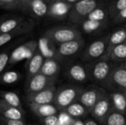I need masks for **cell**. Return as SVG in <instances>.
Instances as JSON below:
<instances>
[{
	"instance_id": "obj_1",
	"label": "cell",
	"mask_w": 126,
	"mask_h": 125,
	"mask_svg": "<svg viewBox=\"0 0 126 125\" xmlns=\"http://www.w3.org/2000/svg\"><path fill=\"white\" fill-rule=\"evenodd\" d=\"M89 80L101 86L102 84L109 77L115 63L110 61L109 59L103 57L101 59L87 63L85 64Z\"/></svg>"
},
{
	"instance_id": "obj_2",
	"label": "cell",
	"mask_w": 126,
	"mask_h": 125,
	"mask_svg": "<svg viewBox=\"0 0 126 125\" xmlns=\"http://www.w3.org/2000/svg\"><path fill=\"white\" fill-rule=\"evenodd\" d=\"M83 88L77 84L66 85L57 89L54 105L59 111H63L70 105L78 101Z\"/></svg>"
},
{
	"instance_id": "obj_3",
	"label": "cell",
	"mask_w": 126,
	"mask_h": 125,
	"mask_svg": "<svg viewBox=\"0 0 126 125\" xmlns=\"http://www.w3.org/2000/svg\"><path fill=\"white\" fill-rule=\"evenodd\" d=\"M109 34H106L85 46L80 57L85 63H90L105 57L109 46Z\"/></svg>"
},
{
	"instance_id": "obj_4",
	"label": "cell",
	"mask_w": 126,
	"mask_h": 125,
	"mask_svg": "<svg viewBox=\"0 0 126 125\" xmlns=\"http://www.w3.org/2000/svg\"><path fill=\"white\" fill-rule=\"evenodd\" d=\"M106 0H78L71 8L68 19L74 26L78 27L88 15Z\"/></svg>"
},
{
	"instance_id": "obj_5",
	"label": "cell",
	"mask_w": 126,
	"mask_h": 125,
	"mask_svg": "<svg viewBox=\"0 0 126 125\" xmlns=\"http://www.w3.org/2000/svg\"><path fill=\"white\" fill-rule=\"evenodd\" d=\"M101 87L107 92L126 93V71L122 63H115Z\"/></svg>"
},
{
	"instance_id": "obj_6",
	"label": "cell",
	"mask_w": 126,
	"mask_h": 125,
	"mask_svg": "<svg viewBox=\"0 0 126 125\" xmlns=\"http://www.w3.org/2000/svg\"><path fill=\"white\" fill-rule=\"evenodd\" d=\"M46 38L49 39L52 43L60 45L61 43L78 38H82L83 37L79 29L77 27L72 25L60 27L51 29L47 34Z\"/></svg>"
},
{
	"instance_id": "obj_7",
	"label": "cell",
	"mask_w": 126,
	"mask_h": 125,
	"mask_svg": "<svg viewBox=\"0 0 126 125\" xmlns=\"http://www.w3.org/2000/svg\"><path fill=\"white\" fill-rule=\"evenodd\" d=\"M108 92L101 86L97 85H92L83 88L78 101L91 113L96 104Z\"/></svg>"
},
{
	"instance_id": "obj_8",
	"label": "cell",
	"mask_w": 126,
	"mask_h": 125,
	"mask_svg": "<svg viewBox=\"0 0 126 125\" xmlns=\"http://www.w3.org/2000/svg\"><path fill=\"white\" fill-rule=\"evenodd\" d=\"M86 46L84 38H78L58 45L56 49V60H62L71 59L75 56L80 55Z\"/></svg>"
},
{
	"instance_id": "obj_9",
	"label": "cell",
	"mask_w": 126,
	"mask_h": 125,
	"mask_svg": "<svg viewBox=\"0 0 126 125\" xmlns=\"http://www.w3.org/2000/svg\"><path fill=\"white\" fill-rule=\"evenodd\" d=\"M58 77H51L38 73L26 81V93H36L55 85Z\"/></svg>"
},
{
	"instance_id": "obj_10",
	"label": "cell",
	"mask_w": 126,
	"mask_h": 125,
	"mask_svg": "<svg viewBox=\"0 0 126 125\" xmlns=\"http://www.w3.org/2000/svg\"><path fill=\"white\" fill-rule=\"evenodd\" d=\"M113 108L109 93L104 96L93 108L90 115L97 123L104 125L108 116L112 112Z\"/></svg>"
},
{
	"instance_id": "obj_11",
	"label": "cell",
	"mask_w": 126,
	"mask_h": 125,
	"mask_svg": "<svg viewBox=\"0 0 126 125\" xmlns=\"http://www.w3.org/2000/svg\"><path fill=\"white\" fill-rule=\"evenodd\" d=\"M65 74L71 82L79 85L89 80L88 71L85 64L81 63H72L66 66Z\"/></svg>"
},
{
	"instance_id": "obj_12",
	"label": "cell",
	"mask_w": 126,
	"mask_h": 125,
	"mask_svg": "<svg viewBox=\"0 0 126 125\" xmlns=\"http://www.w3.org/2000/svg\"><path fill=\"white\" fill-rule=\"evenodd\" d=\"M37 46L38 44L35 42H33L17 47L10 56L8 66H13L22 60H27V61L30 60L37 50Z\"/></svg>"
},
{
	"instance_id": "obj_13",
	"label": "cell",
	"mask_w": 126,
	"mask_h": 125,
	"mask_svg": "<svg viewBox=\"0 0 126 125\" xmlns=\"http://www.w3.org/2000/svg\"><path fill=\"white\" fill-rule=\"evenodd\" d=\"M111 25V21H98L85 19L77 27L81 32L88 35H97L103 32Z\"/></svg>"
},
{
	"instance_id": "obj_14",
	"label": "cell",
	"mask_w": 126,
	"mask_h": 125,
	"mask_svg": "<svg viewBox=\"0 0 126 125\" xmlns=\"http://www.w3.org/2000/svg\"><path fill=\"white\" fill-rule=\"evenodd\" d=\"M56 91L57 88L55 87V85H53L36 93L28 94L26 95V99L29 103L39 105L53 104Z\"/></svg>"
},
{
	"instance_id": "obj_15",
	"label": "cell",
	"mask_w": 126,
	"mask_h": 125,
	"mask_svg": "<svg viewBox=\"0 0 126 125\" xmlns=\"http://www.w3.org/2000/svg\"><path fill=\"white\" fill-rule=\"evenodd\" d=\"M126 41V27L125 25H118L117 27H116L114 29H113L109 35V46H108V50L106 52V55L105 56V58H106V56L109 53V52L115 46L124 43Z\"/></svg>"
},
{
	"instance_id": "obj_16",
	"label": "cell",
	"mask_w": 126,
	"mask_h": 125,
	"mask_svg": "<svg viewBox=\"0 0 126 125\" xmlns=\"http://www.w3.org/2000/svg\"><path fill=\"white\" fill-rule=\"evenodd\" d=\"M44 57L42 55L41 52L36 50L34 55L32 57L30 60L27 61V78L26 81L30 80L34 75L40 73L41 69L44 61Z\"/></svg>"
},
{
	"instance_id": "obj_17",
	"label": "cell",
	"mask_w": 126,
	"mask_h": 125,
	"mask_svg": "<svg viewBox=\"0 0 126 125\" xmlns=\"http://www.w3.org/2000/svg\"><path fill=\"white\" fill-rule=\"evenodd\" d=\"M24 111L13 107L0 99V116L7 119L24 120Z\"/></svg>"
},
{
	"instance_id": "obj_18",
	"label": "cell",
	"mask_w": 126,
	"mask_h": 125,
	"mask_svg": "<svg viewBox=\"0 0 126 125\" xmlns=\"http://www.w3.org/2000/svg\"><path fill=\"white\" fill-rule=\"evenodd\" d=\"M29 106L32 113L41 119L46 118L53 115H58L60 112L54 104L39 105L29 103Z\"/></svg>"
},
{
	"instance_id": "obj_19",
	"label": "cell",
	"mask_w": 126,
	"mask_h": 125,
	"mask_svg": "<svg viewBox=\"0 0 126 125\" xmlns=\"http://www.w3.org/2000/svg\"><path fill=\"white\" fill-rule=\"evenodd\" d=\"M61 66L59 61L55 58H46L44 61L40 73L51 77H58Z\"/></svg>"
},
{
	"instance_id": "obj_20",
	"label": "cell",
	"mask_w": 126,
	"mask_h": 125,
	"mask_svg": "<svg viewBox=\"0 0 126 125\" xmlns=\"http://www.w3.org/2000/svg\"><path fill=\"white\" fill-rule=\"evenodd\" d=\"M72 5L64 1H55L50 7V13L52 16L58 18H68Z\"/></svg>"
},
{
	"instance_id": "obj_21",
	"label": "cell",
	"mask_w": 126,
	"mask_h": 125,
	"mask_svg": "<svg viewBox=\"0 0 126 125\" xmlns=\"http://www.w3.org/2000/svg\"><path fill=\"white\" fill-rule=\"evenodd\" d=\"M110 97L113 111L126 116V96L121 92H108Z\"/></svg>"
},
{
	"instance_id": "obj_22",
	"label": "cell",
	"mask_w": 126,
	"mask_h": 125,
	"mask_svg": "<svg viewBox=\"0 0 126 125\" xmlns=\"http://www.w3.org/2000/svg\"><path fill=\"white\" fill-rule=\"evenodd\" d=\"M75 119H82L90 114L89 111L79 102H76L63 111Z\"/></svg>"
},
{
	"instance_id": "obj_23",
	"label": "cell",
	"mask_w": 126,
	"mask_h": 125,
	"mask_svg": "<svg viewBox=\"0 0 126 125\" xmlns=\"http://www.w3.org/2000/svg\"><path fill=\"white\" fill-rule=\"evenodd\" d=\"M86 19L98 21H111L109 9L106 4V0L97 7L86 18Z\"/></svg>"
},
{
	"instance_id": "obj_24",
	"label": "cell",
	"mask_w": 126,
	"mask_h": 125,
	"mask_svg": "<svg viewBox=\"0 0 126 125\" xmlns=\"http://www.w3.org/2000/svg\"><path fill=\"white\" fill-rule=\"evenodd\" d=\"M106 58L114 63L126 62V43L114 47L106 56Z\"/></svg>"
},
{
	"instance_id": "obj_25",
	"label": "cell",
	"mask_w": 126,
	"mask_h": 125,
	"mask_svg": "<svg viewBox=\"0 0 126 125\" xmlns=\"http://www.w3.org/2000/svg\"><path fill=\"white\" fill-rule=\"evenodd\" d=\"M52 44V42L46 37L39 39V51L46 58H56V49H54L51 47Z\"/></svg>"
},
{
	"instance_id": "obj_26",
	"label": "cell",
	"mask_w": 126,
	"mask_h": 125,
	"mask_svg": "<svg viewBox=\"0 0 126 125\" xmlns=\"http://www.w3.org/2000/svg\"><path fill=\"white\" fill-rule=\"evenodd\" d=\"M0 97L3 99L5 102L9 104L10 105L17 108L23 111L24 109L21 105V99L18 95L12 91H0Z\"/></svg>"
},
{
	"instance_id": "obj_27",
	"label": "cell",
	"mask_w": 126,
	"mask_h": 125,
	"mask_svg": "<svg viewBox=\"0 0 126 125\" xmlns=\"http://www.w3.org/2000/svg\"><path fill=\"white\" fill-rule=\"evenodd\" d=\"M111 20L126 7V0H106Z\"/></svg>"
},
{
	"instance_id": "obj_28",
	"label": "cell",
	"mask_w": 126,
	"mask_h": 125,
	"mask_svg": "<svg viewBox=\"0 0 126 125\" xmlns=\"http://www.w3.org/2000/svg\"><path fill=\"white\" fill-rule=\"evenodd\" d=\"M104 125H126V116L120 113L112 111Z\"/></svg>"
},
{
	"instance_id": "obj_29",
	"label": "cell",
	"mask_w": 126,
	"mask_h": 125,
	"mask_svg": "<svg viewBox=\"0 0 126 125\" xmlns=\"http://www.w3.org/2000/svg\"><path fill=\"white\" fill-rule=\"evenodd\" d=\"M21 77L18 72L15 71H8L0 76V81L4 84H13L17 82Z\"/></svg>"
},
{
	"instance_id": "obj_30",
	"label": "cell",
	"mask_w": 126,
	"mask_h": 125,
	"mask_svg": "<svg viewBox=\"0 0 126 125\" xmlns=\"http://www.w3.org/2000/svg\"><path fill=\"white\" fill-rule=\"evenodd\" d=\"M32 8L34 13L38 16H43L47 14L48 7L43 0H33L32 2Z\"/></svg>"
},
{
	"instance_id": "obj_31",
	"label": "cell",
	"mask_w": 126,
	"mask_h": 125,
	"mask_svg": "<svg viewBox=\"0 0 126 125\" xmlns=\"http://www.w3.org/2000/svg\"><path fill=\"white\" fill-rule=\"evenodd\" d=\"M17 25H18V23L14 19H10V20L5 21L0 25V35L10 32L12 30H13L16 27Z\"/></svg>"
},
{
	"instance_id": "obj_32",
	"label": "cell",
	"mask_w": 126,
	"mask_h": 125,
	"mask_svg": "<svg viewBox=\"0 0 126 125\" xmlns=\"http://www.w3.org/2000/svg\"><path fill=\"white\" fill-rule=\"evenodd\" d=\"M126 23V7L118 13L111 20V25H121Z\"/></svg>"
},
{
	"instance_id": "obj_33",
	"label": "cell",
	"mask_w": 126,
	"mask_h": 125,
	"mask_svg": "<svg viewBox=\"0 0 126 125\" xmlns=\"http://www.w3.org/2000/svg\"><path fill=\"white\" fill-rule=\"evenodd\" d=\"M58 117L60 119L61 125H73L75 119L69 116L68 114L63 111H60L58 113Z\"/></svg>"
},
{
	"instance_id": "obj_34",
	"label": "cell",
	"mask_w": 126,
	"mask_h": 125,
	"mask_svg": "<svg viewBox=\"0 0 126 125\" xmlns=\"http://www.w3.org/2000/svg\"><path fill=\"white\" fill-rule=\"evenodd\" d=\"M41 120L44 125H61L58 114L43 118L41 119Z\"/></svg>"
},
{
	"instance_id": "obj_35",
	"label": "cell",
	"mask_w": 126,
	"mask_h": 125,
	"mask_svg": "<svg viewBox=\"0 0 126 125\" xmlns=\"http://www.w3.org/2000/svg\"><path fill=\"white\" fill-rule=\"evenodd\" d=\"M9 60H10V55L7 53L3 52L0 54V74L3 72V71L8 65Z\"/></svg>"
},
{
	"instance_id": "obj_36",
	"label": "cell",
	"mask_w": 126,
	"mask_h": 125,
	"mask_svg": "<svg viewBox=\"0 0 126 125\" xmlns=\"http://www.w3.org/2000/svg\"><path fill=\"white\" fill-rule=\"evenodd\" d=\"M0 125H27L24 120L7 119L0 116Z\"/></svg>"
},
{
	"instance_id": "obj_37",
	"label": "cell",
	"mask_w": 126,
	"mask_h": 125,
	"mask_svg": "<svg viewBox=\"0 0 126 125\" xmlns=\"http://www.w3.org/2000/svg\"><path fill=\"white\" fill-rule=\"evenodd\" d=\"M13 38V35L11 33H4L0 35V46L8 43Z\"/></svg>"
},
{
	"instance_id": "obj_38",
	"label": "cell",
	"mask_w": 126,
	"mask_h": 125,
	"mask_svg": "<svg viewBox=\"0 0 126 125\" xmlns=\"http://www.w3.org/2000/svg\"><path fill=\"white\" fill-rule=\"evenodd\" d=\"M84 123H85V125H100L98 123H97L93 119H91V118L86 119L84 120Z\"/></svg>"
},
{
	"instance_id": "obj_39",
	"label": "cell",
	"mask_w": 126,
	"mask_h": 125,
	"mask_svg": "<svg viewBox=\"0 0 126 125\" xmlns=\"http://www.w3.org/2000/svg\"><path fill=\"white\" fill-rule=\"evenodd\" d=\"M73 125H85V123L83 119H75Z\"/></svg>"
},
{
	"instance_id": "obj_40",
	"label": "cell",
	"mask_w": 126,
	"mask_h": 125,
	"mask_svg": "<svg viewBox=\"0 0 126 125\" xmlns=\"http://www.w3.org/2000/svg\"><path fill=\"white\" fill-rule=\"evenodd\" d=\"M66 2H68L69 4H72V5H73L74 4H75L78 0H65Z\"/></svg>"
},
{
	"instance_id": "obj_41",
	"label": "cell",
	"mask_w": 126,
	"mask_h": 125,
	"mask_svg": "<svg viewBox=\"0 0 126 125\" xmlns=\"http://www.w3.org/2000/svg\"><path fill=\"white\" fill-rule=\"evenodd\" d=\"M0 1H3V2H11V1H13V0H0Z\"/></svg>"
},
{
	"instance_id": "obj_42",
	"label": "cell",
	"mask_w": 126,
	"mask_h": 125,
	"mask_svg": "<svg viewBox=\"0 0 126 125\" xmlns=\"http://www.w3.org/2000/svg\"><path fill=\"white\" fill-rule=\"evenodd\" d=\"M122 65H123V66L124 67V69H126V63H122Z\"/></svg>"
},
{
	"instance_id": "obj_43",
	"label": "cell",
	"mask_w": 126,
	"mask_h": 125,
	"mask_svg": "<svg viewBox=\"0 0 126 125\" xmlns=\"http://www.w3.org/2000/svg\"><path fill=\"white\" fill-rule=\"evenodd\" d=\"M52 1H53L54 2H55V1H64V0H52Z\"/></svg>"
},
{
	"instance_id": "obj_44",
	"label": "cell",
	"mask_w": 126,
	"mask_h": 125,
	"mask_svg": "<svg viewBox=\"0 0 126 125\" xmlns=\"http://www.w3.org/2000/svg\"><path fill=\"white\" fill-rule=\"evenodd\" d=\"M124 25H125V26L126 27V24H124Z\"/></svg>"
},
{
	"instance_id": "obj_45",
	"label": "cell",
	"mask_w": 126,
	"mask_h": 125,
	"mask_svg": "<svg viewBox=\"0 0 126 125\" xmlns=\"http://www.w3.org/2000/svg\"><path fill=\"white\" fill-rule=\"evenodd\" d=\"M125 94H126V93H125Z\"/></svg>"
},
{
	"instance_id": "obj_46",
	"label": "cell",
	"mask_w": 126,
	"mask_h": 125,
	"mask_svg": "<svg viewBox=\"0 0 126 125\" xmlns=\"http://www.w3.org/2000/svg\"></svg>"
},
{
	"instance_id": "obj_47",
	"label": "cell",
	"mask_w": 126,
	"mask_h": 125,
	"mask_svg": "<svg viewBox=\"0 0 126 125\" xmlns=\"http://www.w3.org/2000/svg\"></svg>"
}]
</instances>
